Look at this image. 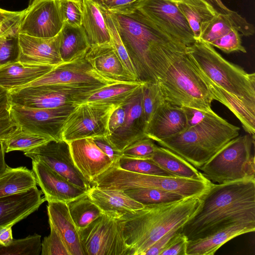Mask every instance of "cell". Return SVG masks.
<instances>
[{"instance_id": "1", "label": "cell", "mask_w": 255, "mask_h": 255, "mask_svg": "<svg viewBox=\"0 0 255 255\" xmlns=\"http://www.w3.org/2000/svg\"><path fill=\"white\" fill-rule=\"evenodd\" d=\"M134 67L137 80L157 83L188 46L169 34L137 8L110 13Z\"/></svg>"}, {"instance_id": "2", "label": "cell", "mask_w": 255, "mask_h": 255, "mask_svg": "<svg viewBox=\"0 0 255 255\" xmlns=\"http://www.w3.org/2000/svg\"><path fill=\"white\" fill-rule=\"evenodd\" d=\"M200 199L196 211L181 229L189 240L232 223L255 222V179L213 183Z\"/></svg>"}, {"instance_id": "3", "label": "cell", "mask_w": 255, "mask_h": 255, "mask_svg": "<svg viewBox=\"0 0 255 255\" xmlns=\"http://www.w3.org/2000/svg\"><path fill=\"white\" fill-rule=\"evenodd\" d=\"M200 204L199 197L173 202L144 205L121 219L130 255H144L158 239L176 226H182Z\"/></svg>"}, {"instance_id": "4", "label": "cell", "mask_w": 255, "mask_h": 255, "mask_svg": "<svg viewBox=\"0 0 255 255\" xmlns=\"http://www.w3.org/2000/svg\"><path fill=\"white\" fill-rule=\"evenodd\" d=\"M240 130L215 113L176 135L156 142L200 169L238 136Z\"/></svg>"}, {"instance_id": "5", "label": "cell", "mask_w": 255, "mask_h": 255, "mask_svg": "<svg viewBox=\"0 0 255 255\" xmlns=\"http://www.w3.org/2000/svg\"><path fill=\"white\" fill-rule=\"evenodd\" d=\"M157 83L168 103L212 111L213 94L203 72L188 52L172 64Z\"/></svg>"}, {"instance_id": "6", "label": "cell", "mask_w": 255, "mask_h": 255, "mask_svg": "<svg viewBox=\"0 0 255 255\" xmlns=\"http://www.w3.org/2000/svg\"><path fill=\"white\" fill-rule=\"evenodd\" d=\"M188 52L202 72L227 92L255 106V73L224 59L210 44L196 40Z\"/></svg>"}, {"instance_id": "7", "label": "cell", "mask_w": 255, "mask_h": 255, "mask_svg": "<svg viewBox=\"0 0 255 255\" xmlns=\"http://www.w3.org/2000/svg\"><path fill=\"white\" fill-rule=\"evenodd\" d=\"M93 185L110 189L125 191L131 189L152 188L181 195L184 198H200L212 182L172 176L143 174L121 169L115 164L96 177Z\"/></svg>"}, {"instance_id": "8", "label": "cell", "mask_w": 255, "mask_h": 255, "mask_svg": "<svg viewBox=\"0 0 255 255\" xmlns=\"http://www.w3.org/2000/svg\"><path fill=\"white\" fill-rule=\"evenodd\" d=\"M255 139L250 134L231 140L200 169L212 183H226L255 179V156L251 151Z\"/></svg>"}, {"instance_id": "9", "label": "cell", "mask_w": 255, "mask_h": 255, "mask_svg": "<svg viewBox=\"0 0 255 255\" xmlns=\"http://www.w3.org/2000/svg\"><path fill=\"white\" fill-rule=\"evenodd\" d=\"M78 233L85 255H130L121 219L103 214Z\"/></svg>"}, {"instance_id": "10", "label": "cell", "mask_w": 255, "mask_h": 255, "mask_svg": "<svg viewBox=\"0 0 255 255\" xmlns=\"http://www.w3.org/2000/svg\"><path fill=\"white\" fill-rule=\"evenodd\" d=\"M119 107L93 103L76 104L64 123L61 139L69 142L84 138L109 135L110 118Z\"/></svg>"}, {"instance_id": "11", "label": "cell", "mask_w": 255, "mask_h": 255, "mask_svg": "<svg viewBox=\"0 0 255 255\" xmlns=\"http://www.w3.org/2000/svg\"><path fill=\"white\" fill-rule=\"evenodd\" d=\"M75 106L73 104L52 109H32L11 105L10 113L12 120L22 129L59 140H62L64 123Z\"/></svg>"}, {"instance_id": "12", "label": "cell", "mask_w": 255, "mask_h": 255, "mask_svg": "<svg viewBox=\"0 0 255 255\" xmlns=\"http://www.w3.org/2000/svg\"><path fill=\"white\" fill-rule=\"evenodd\" d=\"M24 154L32 160L43 162L77 186L88 190L92 185L76 166L67 141L52 139Z\"/></svg>"}, {"instance_id": "13", "label": "cell", "mask_w": 255, "mask_h": 255, "mask_svg": "<svg viewBox=\"0 0 255 255\" xmlns=\"http://www.w3.org/2000/svg\"><path fill=\"white\" fill-rule=\"evenodd\" d=\"M58 0H29L18 32L40 38L57 35L64 24Z\"/></svg>"}, {"instance_id": "14", "label": "cell", "mask_w": 255, "mask_h": 255, "mask_svg": "<svg viewBox=\"0 0 255 255\" xmlns=\"http://www.w3.org/2000/svg\"><path fill=\"white\" fill-rule=\"evenodd\" d=\"M137 8L187 46L195 41L187 20L173 2L167 0H142Z\"/></svg>"}, {"instance_id": "15", "label": "cell", "mask_w": 255, "mask_h": 255, "mask_svg": "<svg viewBox=\"0 0 255 255\" xmlns=\"http://www.w3.org/2000/svg\"><path fill=\"white\" fill-rule=\"evenodd\" d=\"M143 84L125 103L126 117L123 125L107 136L111 143L121 151L133 142L146 137L147 123L142 106Z\"/></svg>"}, {"instance_id": "16", "label": "cell", "mask_w": 255, "mask_h": 255, "mask_svg": "<svg viewBox=\"0 0 255 255\" xmlns=\"http://www.w3.org/2000/svg\"><path fill=\"white\" fill-rule=\"evenodd\" d=\"M32 171L37 185L49 202L67 203L87 192L72 183L40 161L32 160Z\"/></svg>"}, {"instance_id": "17", "label": "cell", "mask_w": 255, "mask_h": 255, "mask_svg": "<svg viewBox=\"0 0 255 255\" xmlns=\"http://www.w3.org/2000/svg\"><path fill=\"white\" fill-rule=\"evenodd\" d=\"M11 105L32 109H52L74 104L72 96L51 85L23 87L9 91Z\"/></svg>"}, {"instance_id": "18", "label": "cell", "mask_w": 255, "mask_h": 255, "mask_svg": "<svg viewBox=\"0 0 255 255\" xmlns=\"http://www.w3.org/2000/svg\"><path fill=\"white\" fill-rule=\"evenodd\" d=\"M68 143L76 166L92 184L96 177L114 164L96 145L93 137L76 139Z\"/></svg>"}, {"instance_id": "19", "label": "cell", "mask_w": 255, "mask_h": 255, "mask_svg": "<svg viewBox=\"0 0 255 255\" xmlns=\"http://www.w3.org/2000/svg\"><path fill=\"white\" fill-rule=\"evenodd\" d=\"M61 31L55 36L40 38L18 32V61L56 66L63 62L60 54Z\"/></svg>"}, {"instance_id": "20", "label": "cell", "mask_w": 255, "mask_h": 255, "mask_svg": "<svg viewBox=\"0 0 255 255\" xmlns=\"http://www.w3.org/2000/svg\"><path fill=\"white\" fill-rule=\"evenodd\" d=\"M37 186L31 189L0 198V230L12 227L36 211L46 200Z\"/></svg>"}, {"instance_id": "21", "label": "cell", "mask_w": 255, "mask_h": 255, "mask_svg": "<svg viewBox=\"0 0 255 255\" xmlns=\"http://www.w3.org/2000/svg\"><path fill=\"white\" fill-rule=\"evenodd\" d=\"M187 128L183 109L165 102L147 123L145 134L146 137L157 141L176 135Z\"/></svg>"}, {"instance_id": "22", "label": "cell", "mask_w": 255, "mask_h": 255, "mask_svg": "<svg viewBox=\"0 0 255 255\" xmlns=\"http://www.w3.org/2000/svg\"><path fill=\"white\" fill-rule=\"evenodd\" d=\"M85 57L100 75L120 82L137 81L126 69L112 42L90 47Z\"/></svg>"}, {"instance_id": "23", "label": "cell", "mask_w": 255, "mask_h": 255, "mask_svg": "<svg viewBox=\"0 0 255 255\" xmlns=\"http://www.w3.org/2000/svg\"><path fill=\"white\" fill-rule=\"evenodd\" d=\"M255 231V222H239L231 224L203 238L189 240L186 255H213L229 240Z\"/></svg>"}, {"instance_id": "24", "label": "cell", "mask_w": 255, "mask_h": 255, "mask_svg": "<svg viewBox=\"0 0 255 255\" xmlns=\"http://www.w3.org/2000/svg\"><path fill=\"white\" fill-rule=\"evenodd\" d=\"M87 193L103 214L115 219H121L126 214L141 209L144 206L122 190L92 185Z\"/></svg>"}, {"instance_id": "25", "label": "cell", "mask_w": 255, "mask_h": 255, "mask_svg": "<svg viewBox=\"0 0 255 255\" xmlns=\"http://www.w3.org/2000/svg\"><path fill=\"white\" fill-rule=\"evenodd\" d=\"M47 210L49 225L60 236L70 255H85L78 230L71 217L67 204L49 202Z\"/></svg>"}, {"instance_id": "26", "label": "cell", "mask_w": 255, "mask_h": 255, "mask_svg": "<svg viewBox=\"0 0 255 255\" xmlns=\"http://www.w3.org/2000/svg\"><path fill=\"white\" fill-rule=\"evenodd\" d=\"M234 29L245 36H252L255 33L254 26L233 10L227 14H216L210 20L202 23L199 39L210 44Z\"/></svg>"}, {"instance_id": "27", "label": "cell", "mask_w": 255, "mask_h": 255, "mask_svg": "<svg viewBox=\"0 0 255 255\" xmlns=\"http://www.w3.org/2000/svg\"><path fill=\"white\" fill-rule=\"evenodd\" d=\"M144 83L123 82L108 85L92 92L73 97L74 104L93 103L121 106L127 102Z\"/></svg>"}, {"instance_id": "28", "label": "cell", "mask_w": 255, "mask_h": 255, "mask_svg": "<svg viewBox=\"0 0 255 255\" xmlns=\"http://www.w3.org/2000/svg\"><path fill=\"white\" fill-rule=\"evenodd\" d=\"M55 66L14 62L0 67V86L9 91L22 87L51 70Z\"/></svg>"}, {"instance_id": "29", "label": "cell", "mask_w": 255, "mask_h": 255, "mask_svg": "<svg viewBox=\"0 0 255 255\" xmlns=\"http://www.w3.org/2000/svg\"><path fill=\"white\" fill-rule=\"evenodd\" d=\"M203 74L214 100L227 107L240 121L245 130L255 139V106L248 104L227 92Z\"/></svg>"}, {"instance_id": "30", "label": "cell", "mask_w": 255, "mask_h": 255, "mask_svg": "<svg viewBox=\"0 0 255 255\" xmlns=\"http://www.w3.org/2000/svg\"><path fill=\"white\" fill-rule=\"evenodd\" d=\"M82 26L90 47L111 42V36L99 5L94 0H83Z\"/></svg>"}, {"instance_id": "31", "label": "cell", "mask_w": 255, "mask_h": 255, "mask_svg": "<svg viewBox=\"0 0 255 255\" xmlns=\"http://www.w3.org/2000/svg\"><path fill=\"white\" fill-rule=\"evenodd\" d=\"M150 159L174 176L201 180L207 179L187 161L166 147L157 146Z\"/></svg>"}, {"instance_id": "32", "label": "cell", "mask_w": 255, "mask_h": 255, "mask_svg": "<svg viewBox=\"0 0 255 255\" xmlns=\"http://www.w3.org/2000/svg\"><path fill=\"white\" fill-rule=\"evenodd\" d=\"M90 48L82 26H73L64 23L61 30L60 54L63 62L74 60L86 55Z\"/></svg>"}, {"instance_id": "33", "label": "cell", "mask_w": 255, "mask_h": 255, "mask_svg": "<svg viewBox=\"0 0 255 255\" xmlns=\"http://www.w3.org/2000/svg\"><path fill=\"white\" fill-rule=\"evenodd\" d=\"M37 185L32 170L25 166H7L0 174V198L27 191Z\"/></svg>"}, {"instance_id": "34", "label": "cell", "mask_w": 255, "mask_h": 255, "mask_svg": "<svg viewBox=\"0 0 255 255\" xmlns=\"http://www.w3.org/2000/svg\"><path fill=\"white\" fill-rule=\"evenodd\" d=\"M172 2L187 20L195 39H199L202 23L211 19L216 13L205 0H181Z\"/></svg>"}, {"instance_id": "35", "label": "cell", "mask_w": 255, "mask_h": 255, "mask_svg": "<svg viewBox=\"0 0 255 255\" xmlns=\"http://www.w3.org/2000/svg\"><path fill=\"white\" fill-rule=\"evenodd\" d=\"M66 204L78 230L86 227L103 214L87 193Z\"/></svg>"}, {"instance_id": "36", "label": "cell", "mask_w": 255, "mask_h": 255, "mask_svg": "<svg viewBox=\"0 0 255 255\" xmlns=\"http://www.w3.org/2000/svg\"><path fill=\"white\" fill-rule=\"evenodd\" d=\"M53 139L31 132L17 126L15 131L2 141L5 152L12 151H27L43 144Z\"/></svg>"}, {"instance_id": "37", "label": "cell", "mask_w": 255, "mask_h": 255, "mask_svg": "<svg viewBox=\"0 0 255 255\" xmlns=\"http://www.w3.org/2000/svg\"><path fill=\"white\" fill-rule=\"evenodd\" d=\"M124 192L143 205L173 202L185 198L174 192L152 188L131 189Z\"/></svg>"}, {"instance_id": "38", "label": "cell", "mask_w": 255, "mask_h": 255, "mask_svg": "<svg viewBox=\"0 0 255 255\" xmlns=\"http://www.w3.org/2000/svg\"><path fill=\"white\" fill-rule=\"evenodd\" d=\"M41 251V236L37 234L13 239L7 246L0 245V255H39Z\"/></svg>"}, {"instance_id": "39", "label": "cell", "mask_w": 255, "mask_h": 255, "mask_svg": "<svg viewBox=\"0 0 255 255\" xmlns=\"http://www.w3.org/2000/svg\"><path fill=\"white\" fill-rule=\"evenodd\" d=\"M122 169L147 175L173 176L164 170L150 159L134 158L122 156L118 162L114 163Z\"/></svg>"}, {"instance_id": "40", "label": "cell", "mask_w": 255, "mask_h": 255, "mask_svg": "<svg viewBox=\"0 0 255 255\" xmlns=\"http://www.w3.org/2000/svg\"><path fill=\"white\" fill-rule=\"evenodd\" d=\"M99 7L103 13L106 24L108 28L111 38V42L114 49L126 69L135 80L137 81L134 67L121 40L118 30L110 13L100 5Z\"/></svg>"}, {"instance_id": "41", "label": "cell", "mask_w": 255, "mask_h": 255, "mask_svg": "<svg viewBox=\"0 0 255 255\" xmlns=\"http://www.w3.org/2000/svg\"><path fill=\"white\" fill-rule=\"evenodd\" d=\"M157 83L146 82L142 86V106L147 125L157 109L165 102Z\"/></svg>"}, {"instance_id": "42", "label": "cell", "mask_w": 255, "mask_h": 255, "mask_svg": "<svg viewBox=\"0 0 255 255\" xmlns=\"http://www.w3.org/2000/svg\"><path fill=\"white\" fill-rule=\"evenodd\" d=\"M18 28L0 37V67L18 61Z\"/></svg>"}, {"instance_id": "43", "label": "cell", "mask_w": 255, "mask_h": 255, "mask_svg": "<svg viewBox=\"0 0 255 255\" xmlns=\"http://www.w3.org/2000/svg\"><path fill=\"white\" fill-rule=\"evenodd\" d=\"M64 22L73 26H82L83 0H58Z\"/></svg>"}, {"instance_id": "44", "label": "cell", "mask_w": 255, "mask_h": 255, "mask_svg": "<svg viewBox=\"0 0 255 255\" xmlns=\"http://www.w3.org/2000/svg\"><path fill=\"white\" fill-rule=\"evenodd\" d=\"M156 146L153 140L145 137L125 148L122 151L123 155L134 158L151 159Z\"/></svg>"}, {"instance_id": "45", "label": "cell", "mask_w": 255, "mask_h": 255, "mask_svg": "<svg viewBox=\"0 0 255 255\" xmlns=\"http://www.w3.org/2000/svg\"><path fill=\"white\" fill-rule=\"evenodd\" d=\"M210 44L226 53L233 52H247L246 48L242 44L241 34L235 29L213 41Z\"/></svg>"}, {"instance_id": "46", "label": "cell", "mask_w": 255, "mask_h": 255, "mask_svg": "<svg viewBox=\"0 0 255 255\" xmlns=\"http://www.w3.org/2000/svg\"><path fill=\"white\" fill-rule=\"evenodd\" d=\"M50 226V234L41 242V255H70L60 236L54 228Z\"/></svg>"}, {"instance_id": "47", "label": "cell", "mask_w": 255, "mask_h": 255, "mask_svg": "<svg viewBox=\"0 0 255 255\" xmlns=\"http://www.w3.org/2000/svg\"><path fill=\"white\" fill-rule=\"evenodd\" d=\"M110 13H122L137 8L142 0H94Z\"/></svg>"}, {"instance_id": "48", "label": "cell", "mask_w": 255, "mask_h": 255, "mask_svg": "<svg viewBox=\"0 0 255 255\" xmlns=\"http://www.w3.org/2000/svg\"><path fill=\"white\" fill-rule=\"evenodd\" d=\"M188 241L181 231L178 232L171 238L160 255H187Z\"/></svg>"}, {"instance_id": "49", "label": "cell", "mask_w": 255, "mask_h": 255, "mask_svg": "<svg viewBox=\"0 0 255 255\" xmlns=\"http://www.w3.org/2000/svg\"><path fill=\"white\" fill-rule=\"evenodd\" d=\"M96 145L106 154L114 162H118L123 156L122 151L116 148L110 141L108 136H98L93 137Z\"/></svg>"}, {"instance_id": "50", "label": "cell", "mask_w": 255, "mask_h": 255, "mask_svg": "<svg viewBox=\"0 0 255 255\" xmlns=\"http://www.w3.org/2000/svg\"><path fill=\"white\" fill-rule=\"evenodd\" d=\"M185 113L188 128L197 125L215 113L212 110L207 111L189 107H182Z\"/></svg>"}, {"instance_id": "51", "label": "cell", "mask_w": 255, "mask_h": 255, "mask_svg": "<svg viewBox=\"0 0 255 255\" xmlns=\"http://www.w3.org/2000/svg\"><path fill=\"white\" fill-rule=\"evenodd\" d=\"M182 226H179L173 228L159 239L156 241L144 253V255H160L166 245L171 238L181 231Z\"/></svg>"}, {"instance_id": "52", "label": "cell", "mask_w": 255, "mask_h": 255, "mask_svg": "<svg viewBox=\"0 0 255 255\" xmlns=\"http://www.w3.org/2000/svg\"><path fill=\"white\" fill-rule=\"evenodd\" d=\"M126 117V109L124 104L116 109L110 118L109 122L110 134L123 125Z\"/></svg>"}, {"instance_id": "53", "label": "cell", "mask_w": 255, "mask_h": 255, "mask_svg": "<svg viewBox=\"0 0 255 255\" xmlns=\"http://www.w3.org/2000/svg\"><path fill=\"white\" fill-rule=\"evenodd\" d=\"M24 12L25 9L20 10L18 14L0 23V37L18 28Z\"/></svg>"}, {"instance_id": "54", "label": "cell", "mask_w": 255, "mask_h": 255, "mask_svg": "<svg viewBox=\"0 0 255 255\" xmlns=\"http://www.w3.org/2000/svg\"><path fill=\"white\" fill-rule=\"evenodd\" d=\"M10 106L8 91L0 86V121L11 117Z\"/></svg>"}, {"instance_id": "55", "label": "cell", "mask_w": 255, "mask_h": 255, "mask_svg": "<svg viewBox=\"0 0 255 255\" xmlns=\"http://www.w3.org/2000/svg\"><path fill=\"white\" fill-rule=\"evenodd\" d=\"M17 126L11 117L0 121V140L7 138L16 129Z\"/></svg>"}, {"instance_id": "56", "label": "cell", "mask_w": 255, "mask_h": 255, "mask_svg": "<svg viewBox=\"0 0 255 255\" xmlns=\"http://www.w3.org/2000/svg\"><path fill=\"white\" fill-rule=\"evenodd\" d=\"M212 8L216 14H227L232 12L221 1V0H205Z\"/></svg>"}, {"instance_id": "57", "label": "cell", "mask_w": 255, "mask_h": 255, "mask_svg": "<svg viewBox=\"0 0 255 255\" xmlns=\"http://www.w3.org/2000/svg\"><path fill=\"white\" fill-rule=\"evenodd\" d=\"M13 240L12 227L4 228L0 230V245L8 246Z\"/></svg>"}, {"instance_id": "58", "label": "cell", "mask_w": 255, "mask_h": 255, "mask_svg": "<svg viewBox=\"0 0 255 255\" xmlns=\"http://www.w3.org/2000/svg\"><path fill=\"white\" fill-rule=\"evenodd\" d=\"M20 11H9L0 8V23L18 14Z\"/></svg>"}, {"instance_id": "59", "label": "cell", "mask_w": 255, "mask_h": 255, "mask_svg": "<svg viewBox=\"0 0 255 255\" xmlns=\"http://www.w3.org/2000/svg\"><path fill=\"white\" fill-rule=\"evenodd\" d=\"M5 151L3 142L0 140V174L3 171L7 166L5 161Z\"/></svg>"}, {"instance_id": "60", "label": "cell", "mask_w": 255, "mask_h": 255, "mask_svg": "<svg viewBox=\"0 0 255 255\" xmlns=\"http://www.w3.org/2000/svg\"><path fill=\"white\" fill-rule=\"evenodd\" d=\"M169 0L170 1H180L181 0Z\"/></svg>"}, {"instance_id": "61", "label": "cell", "mask_w": 255, "mask_h": 255, "mask_svg": "<svg viewBox=\"0 0 255 255\" xmlns=\"http://www.w3.org/2000/svg\"></svg>"}]
</instances>
